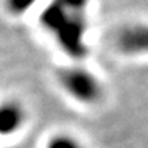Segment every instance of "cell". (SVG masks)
Segmentation results:
<instances>
[{
    "mask_svg": "<svg viewBox=\"0 0 148 148\" xmlns=\"http://www.w3.org/2000/svg\"><path fill=\"white\" fill-rule=\"evenodd\" d=\"M26 119L23 107L16 101L8 100L0 104V134L10 136L22 127Z\"/></svg>",
    "mask_w": 148,
    "mask_h": 148,
    "instance_id": "277c9868",
    "label": "cell"
},
{
    "mask_svg": "<svg viewBox=\"0 0 148 148\" xmlns=\"http://www.w3.org/2000/svg\"><path fill=\"white\" fill-rule=\"evenodd\" d=\"M60 84L70 96L82 103H95L101 96L99 79L85 69L70 67L63 70L60 74Z\"/></svg>",
    "mask_w": 148,
    "mask_h": 148,
    "instance_id": "7a4b0ae2",
    "label": "cell"
},
{
    "mask_svg": "<svg viewBox=\"0 0 148 148\" xmlns=\"http://www.w3.org/2000/svg\"><path fill=\"white\" fill-rule=\"evenodd\" d=\"M116 42L118 47L126 53H148V25L137 23L126 26L119 32Z\"/></svg>",
    "mask_w": 148,
    "mask_h": 148,
    "instance_id": "3957f363",
    "label": "cell"
},
{
    "mask_svg": "<svg viewBox=\"0 0 148 148\" xmlns=\"http://www.w3.org/2000/svg\"><path fill=\"white\" fill-rule=\"evenodd\" d=\"M47 148H85L78 140L73 136L59 134L56 137L51 138Z\"/></svg>",
    "mask_w": 148,
    "mask_h": 148,
    "instance_id": "5b68a950",
    "label": "cell"
},
{
    "mask_svg": "<svg viewBox=\"0 0 148 148\" xmlns=\"http://www.w3.org/2000/svg\"><path fill=\"white\" fill-rule=\"evenodd\" d=\"M89 0H52L41 14L42 25L74 58H81L86 52L85 12Z\"/></svg>",
    "mask_w": 148,
    "mask_h": 148,
    "instance_id": "6da1fadb",
    "label": "cell"
},
{
    "mask_svg": "<svg viewBox=\"0 0 148 148\" xmlns=\"http://www.w3.org/2000/svg\"><path fill=\"white\" fill-rule=\"evenodd\" d=\"M37 0H7V7L12 14H23L29 10Z\"/></svg>",
    "mask_w": 148,
    "mask_h": 148,
    "instance_id": "8992f818",
    "label": "cell"
}]
</instances>
